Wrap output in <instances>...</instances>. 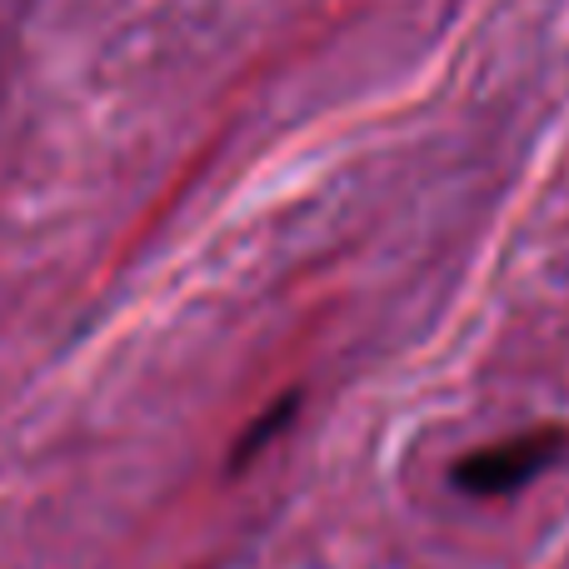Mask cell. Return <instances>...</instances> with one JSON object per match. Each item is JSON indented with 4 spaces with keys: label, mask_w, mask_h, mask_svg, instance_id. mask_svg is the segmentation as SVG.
Wrapping results in <instances>:
<instances>
[{
    "label": "cell",
    "mask_w": 569,
    "mask_h": 569,
    "mask_svg": "<svg viewBox=\"0 0 569 569\" xmlns=\"http://www.w3.org/2000/svg\"><path fill=\"white\" fill-rule=\"evenodd\" d=\"M290 410H295V395H284L276 410H266V420H260L256 430H246V440L236 445V470L250 460V455H260V445H266V440H276V435L284 430V420H290Z\"/></svg>",
    "instance_id": "2"
},
{
    "label": "cell",
    "mask_w": 569,
    "mask_h": 569,
    "mask_svg": "<svg viewBox=\"0 0 569 569\" xmlns=\"http://www.w3.org/2000/svg\"><path fill=\"white\" fill-rule=\"evenodd\" d=\"M565 430H530V435H515V440L500 445H485V450L465 455L455 465V485L475 500H500V495L525 490L530 480H540L550 465H560L565 455Z\"/></svg>",
    "instance_id": "1"
}]
</instances>
